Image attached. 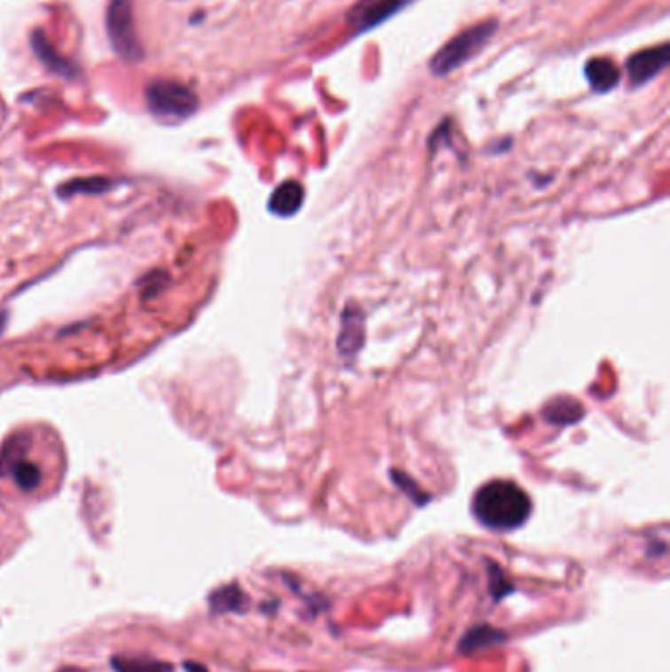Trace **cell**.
<instances>
[{
	"label": "cell",
	"instance_id": "obj_3",
	"mask_svg": "<svg viewBox=\"0 0 670 672\" xmlns=\"http://www.w3.org/2000/svg\"><path fill=\"white\" fill-rule=\"evenodd\" d=\"M45 466L34 454L30 439L20 434L0 450V478H8L24 494H32L45 482Z\"/></svg>",
	"mask_w": 670,
	"mask_h": 672
},
{
	"label": "cell",
	"instance_id": "obj_17",
	"mask_svg": "<svg viewBox=\"0 0 670 672\" xmlns=\"http://www.w3.org/2000/svg\"><path fill=\"white\" fill-rule=\"evenodd\" d=\"M183 668L187 670V672H209V670H206V667H203V665H199V662H183Z\"/></svg>",
	"mask_w": 670,
	"mask_h": 672
},
{
	"label": "cell",
	"instance_id": "obj_18",
	"mask_svg": "<svg viewBox=\"0 0 670 672\" xmlns=\"http://www.w3.org/2000/svg\"><path fill=\"white\" fill-rule=\"evenodd\" d=\"M58 672H85V670H81L77 667H66V668H59Z\"/></svg>",
	"mask_w": 670,
	"mask_h": 672
},
{
	"label": "cell",
	"instance_id": "obj_6",
	"mask_svg": "<svg viewBox=\"0 0 670 672\" xmlns=\"http://www.w3.org/2000/svg\"><path fill=\"white\" fill-rule=\"evenodd\" d=\"M413 0H362L348 12V22L356 32H368L384 24Z\"/></svg>",
	"mask_w": 670,
	"mask_h": 672
},
{
	"label": "cell",
	"instance_id": "obj_9",
	"mask_svg": "<svg viewBox=\"0 0 670 672\" xmlns=\"http://www.w3.org/2000/svg\"><path fill=\"white\" fill-rule=\"evenodd\" d=\"M584 75L588 85H590L596 93H608V90L619 85L621 74L615 63L608 58H592L588 59L584 67Z\"/></svg>",
	"mask_w": 670,
	"mask_h": 672
},
{
	"label": "cell",
	"instance_id": "obj_5",
	"mask_svg": "<svg viewBox=\"0 0 670 672\" xmlns=\"http://www.w3.org/2000/svg\"><path fill=\"white\" fill-rule=\"evenodd\" d=\"M150 111L161 118H187L199 105L195 93L177 81L158 79L146 89Z\"/></svg>",
	"mask_w": 670,
	"mask_h": 672
},
{
	"label": "cell",
	"instance_id": "obj_16",
	"mask_svg": "<svg viewBox=\"0 0 670 672\" xmlns=\"http://www.w3.org/2000/svg\"><path fill=\"white\" fill-rule=\"evenodd\" d=\"M487 570H490V590H492V596L495 602H500V599H503L507 594L513 592V586L507 582L505 580V574L503 570L494 565V562H490V567H487Z\"/></svg>",
	"mask_w": 670,
	"mask_h": 672
},
{
	"label": "cell",
	"instance_id": "obj_10",
	"mask_svg": "<svg viewBox=\"0 0 670 672\" xmlns=\"http://www.w3.org/2000/svg\"><path fill=\"white\" fill-rule=\"evenodd\" d=\"M32 50L35 51V56L40 58L43 66L50 67L53 74H58L61 77H69V79L79 74V69L74 66V63L59 56L58 50L53 48L48 38H45L43 32H35L32 35Z\"/></svg>",
	"mask_w": 670,
	"mask_h": 672
},
{
	"label": "cell",
	"instance_id": "obj_8",
	"mask_svg": "<svg viewBox=\"0 0 670 672\" xmlns=\"http://www.w3.org/2000/svg\"><path fill=\"white\" fill-rule=\"evenodd\" d=\"M362 344H364V315L358 307H348L339 332V352L342 356H354Z\"/></svg>",
	"mask_w": 670,
	"mask_h": 672
},
{
	"label": "cell",
	"instance_id": "obj_12",
	"mask_svg": "<svg viewBox=\"0 0 670 672\" xmlns=\"http://www.w3.org/2000/svg\"><path fill=\"white\" fill-rule=\"evenodd\" d=\"M305 201V191L301 184L297 181H285V184L279 185L274 195L269 199V208L271 213H276L279 216H292L295 215L299 208H301Z\"/></svg>",
	"mask_w": 670,
	"mask_h": 672
},
{
	"label": "cell",
	"instance_id": "obj_14",
	"mask_svg": "<svg viewBox=\"0 0 670 672\" xmlns=\"http://www.w3.org/2000/svg\"><path fill=\"white\" fill-rule=\"evenodd\" d=\"M114 672H174V665L150 657H126L114 655L111 659Z\"/></svg>",
	"mask_w": 670,
	"mask_h": 672
},
{
	"label": "cell",
	"instance_id": "obj_2",
	"mask_svg": "<svg viewBox=\"0 0 670 672\" xmlns=\"http://www.w3.org/2000/svg\"><path fill=\"white\" fill-rule=\"evenodd\" d=\"M495 32H497L495 20L479 22L472 26V28L460 32L450 42L442 45L437 53H434L429 63L431 74L437 77H445L452 74V71H456L474 56H478V53L486 48V43L494 38Z\"/></svg>",
	"mask_w": 670,
	"mask_h": 672
},
{
	"label": "cell",
	"instance_id": "obj_7",
	"mask_svg": "<svg viewBox=\"0 0 670 672\" xmlns=\"http://www.w3.org/2000/svg\"><path fill=\"white\" fill-rule=\"evenodd\" d=\"M670 59V48L666 43L658 48H647L627 61V74L633 85H645L653 81L660 71H665Z\"/></svg>",
	"mask_w": 670,
	"mask_h": 672
},
{
	"label": "cell",
	"instance_id": "obj_4",
	"mask_svg": "<svg viewBox=\"0 0 670 672\" xmlns=\"http://www.w3.org/2000/svg\"><path fill=\"white\" fill-rule=\"evenodd\" d=\"M106 32L114 51L126 61L142 59L144 51L136 35L132 0H111L106 11Z\"/></svg>",
	"mask_w": 670,
	"mask_h": 672
},
{
	"label": "cell",
	"instance_id": "obj_1",
	"mask_svg": "<svg viewBox=\"0 0 670 672\" xmlns=\"http://www.w3.org/2000/svg\"><path fill=\"white\" fill-rule=\"evenodd\" d=\"M472 513L486 529L500 533L513 531L529 520L531 499L515 482L492 480L476 492Z\"/></svg>",
	"mask_w": 670,
	"mask_h": 672
},
{
	"label": "cell",
	"instance_id": "obj_15",
	"mask_svg": "<svg viewBox=\"0 0 670 672\" xmlns=\"http://www.w3.org/2000/svg\"><path fill=\"white\" fill-rule=\"evenodd\" d=\"M584 413L582 405L574 402V399L570 397H563V399H555L547 410H545V417L547 421L555 423V425H570V423H576L578 419H580Z\"/></svg>",
	"mask_w": 670,
	"mask_h": 672
},
{
	"label": "cell",
	"instance_id": "obj_11",
	"mask_svg": "<svg viewBox=\"0 0 670 672\" xmlns=\"http://www.w3.org/2000/svg\"><path fill=\"white\" fill-rule=\"evenodd\" d=\"M507 641V633L492 628V625H476V628L464 633V637L458 643V651L462 655H472L478 651H486L495 645Z\"/></svg>",
	"mask_w": 670,
	"mask_h": 672
},
{
	"label": "cell",
	"instance_id": "obj_13",
	"mask_svg": "<svg viewBox=\"0 0 670 672\" xmlns=\"http://www.w3.org/2000/svg\"><path fill=\"white\" fill-rule=\"evenodd\" d=\"M248 606V598L238 584L222 586L209 596V607L214 615L221 613H244Z\"/></svg>",
	"mask_w": 670,
	"mask_h": 672
}]
</instances>
